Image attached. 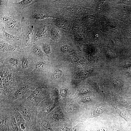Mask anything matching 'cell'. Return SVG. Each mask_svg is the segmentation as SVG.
Segmentation results:
<instances>
[{"mask_svg":"<svg viewBox=\"0 0 131 131\" xmlns=\"http://www.w3.org/2000/svg\"><path fill=\"white\" fill-rule=\"evenodd\" d=\"M21 14L11 6L1 5L0 28L13 35H22Z\"/></svg>","mask_w":131,"mask_h":131,"instance_id":"obj_1","label":"cell"},{"mask_svg":"<svg viewBox=\"0 0 131 131\" xmlns=\"http://www.w3.org/2000/svg\"><path fill=\"white\" fill-rule=\"evenodd\" d=\"M35 20V26L33 38L34 42L46 37L47 30L45 26L41 25L38 23V21Z\"/></svg>","mask_w":131,"mask_h":131,"instance_id":"obj_2","label":"cell"},{"mask_svg":"<svg viewBox=\"0 0 131 131\" xmlns=\"http://www.w3.org/2000/svg\"><path fill=\"white\" fill-rule=\"evenodd\" d=\"M0 39L8 41H17L22 39V35L14 36L8 33L3 29L0 28Z\"/></svg>","mask_w":131,"mask_h":131,"instance_id":"obj_3","label":"cell"},{"mask_svg":"<svg viewBox=\"0 0 131 131\" xmlns=\"http://www.w3.org/2000/svg\"><path fill=\"white\" fill-rule=\"evenodd\" d=\"M19 108L21 113L25 121L28 123H30L32 116L30 108L23 104L20 105Z\"/></svg>","mask_w":131,"mask_h":131,"instance_id":"obj_4","label":"cell"},{"mask_svg":"<svg viewBox=\"0 0 131 131\" xmlns=\"http://www.w3.org/2000/svg\"><path fill=\"white\" fill-rule=\"evenodd\" d=\"M14 116L19 128L24 130L25 127V121L22 115L19 111L15 110Z\"/></svg>","mask_w":131,"mask_h":131,"instance_id":"obj_5","label":"cell"},{"mask_svg":"<svg viewBox=\"0 0 131 131\" xmlns=\"http://www.w3.org/2000/svg\"><path fill=\"white\" fill-rule=\"evenodd\" d=\"M42 89L40 87L36 88L31 93L27 98L28 100L32 101H35L41 94Z\"/></svg>","mask_w":131,"mask_h":131,"instance_id":"obj_6","label":"cell"},{"mask_svg":"<svg viewBox=\"0 0 131 131\" xmlns=\"http://www.w3.org/2000/svg\"><path fill=\"white\" fill-rule=\"evenodd\" d=\"M9 127L10 131H19V128L15 116L12 115H10L9 118Z\"/></svg>","mask_w":131,"mask_h":131,"instance_id":"obj_7","label":"cell"},{"mask_svg":"<svg viewBox=\"0 0 131 131\" xmlns=\"http://www.w3.org/2000/svg\"><path fill=\"white\" fill-rule=\"evenodd\" d=\"M28 89V86L26 85L21 86L15 92L14 95L15 98L17 99L22 97L26 93Z\"/></svg>","mask_w":131,"mask_h":131,"instance_id":"obj_8","label":"cell"},{"mask_svg":"<svg viewBox=\"0 0 131 131\" xmlns=\"http://www.w3.org/2000/svg\"><path fill=\"white\" fill-rule=\"evenodd\" d=\"M0 52H4L8 51L15 50V48L11 45L4 42L0 41Z\"/></svg>","mask_w":131,"mask_h":131,"instance_id":"obj_9","label":"cell"},{"mask_svg":"<svg viewBox=\"0 0 131 131\" xmlns=\"http://www.w3.org/2000/svg\"><path fill=\"white\" fill-rule=\"evenodd\" d=\"M39 123L46 131H51L50 126L48 121L41 117L38 120Z\"/></svg>","mask_w":131,"mask_h":131,"instance_id":"obj_10","label":"cell"},{"mask_svg":"<svg viewBox=\"0 0 131 131\" xmlns=\"http://www.w3.org/2000/svg\"><path fill=\"white\" fill-rule=\"evenodd\" d=\"M66 108L68 112L72 114L75 113L77 110V108L76 105L72 103L67 104L66 106Z\"/></svg>","mask_w":131,"mask_h":131,"instance_id":"obj_11","label":"cell"},{"mask_svg":"<svg viewBox=\"0 0 131 131\" xmlns=\"http://www.w3.org/2000/svg\"><path fill=\"white\" fill-rule=\"evenodd\" d=\"M111 81L112 84L115 86L120 89H122L123 87V84L118 79L115 77H113Z\"/></svg>","mask_w":131,"mask_h":131,"instance_id":"obj_12","label":"cell"},{"mask_svg":"<svg viewBox=\"0 0 131 131\" xmlns=\"http://www.w3.org/2000/svg\"><path fill=\"white\" fill-rule=\"evenodd\" d=\"M32 53L37 57H40L43 55L42 52L39 47L36 46L33 48L32 50Z\"/></svg>","mask_w":131,"mask_h":131,"instance_id":"obj_13","label":"cell"},{"mask_svg":"<svg viewBox=\"0 0 131 131\" xmlns=\"http://www.w3.org/2000/svg\"><path fill=\"white\" fill-rule=\"evenodd\" d=\"M105 109L103 107H98L93 110L92 112V115L95 116H98L103 113Z\"/></svg>","mask_w":131,"mask_h":131,"instance_id":"obj_14","label":"cell"},{"mask_svg":"<svg viewBox=\"0 0 131 131\" xmlns=\"http://www.w3.org/2000/svg\"><path fill=\"white\" fill-rule=\"evenodd\" d=\"M63 74L62 71L59 69L55 71L52 73V76L53 79H57L59 78Z\"/></svg>","mask_w":131,"mask_h":131,"instance_id":"obj_15","label":"cell"},{"mask_svg":"<svg viewBox=\"0 0 131 131\" xmlns=\"http://www.w3.org/2000/svg\"><path fill=\"white\" fill-rule=\"evenodd\" d=\"M42 47L45 53L47 54L48 55L51 53V50L50 46L47 43H43Z\"/></svg>","mask_w":131,"mask_h":131,"instance_id":"obj_16","label":"cell"},{"mask_svg":"<svg viewBox=\"0 0 131 131\" xmlns=\"http://www.w3.org/2000/svg\"><path fill=\"white\" fill-rule=\"evenodd\" d=\"M9 62L13 66L16 67L18 65L19 60L16 58L11 57L9 60Z\"/></svg>","mask_w":131,"mask_h":131,"instance_id":"obj_17","label":"cell"},{"mask_svg":"<svg viewBox=\"0 0 131 131\" xmlns=\"http://www.w3.org/2000/svg\"><path fill=\"white\" fill-rule=\"evenodd\" d=\"M29 64V62L27 59L25 57H23L22 59L21 63L22 67L24 69H26L28 67Z\"/></svg>","mask_w":131,"mask_h":131,"instance_id":"obj_18","label":"cell"},{"mask_svg":"<svg viewBox=\"0 0 131 131\" xmlns=\"http://www.w3.org/2000/svg\"><path fill=\"white\" fill-rule=\"evenodd\" d=\"M95 88L97 91L100 94H102L104 92V90L101 86L99 84L95 85Z\"/></svg>","mask_w":131,"mask_h":131,"instance_id":"obj_19","label":"cell"},{"mask_svg":"<svg viewBox=\"0 0 131 131\" xmlns=\"http://www.w3.org/2000/svg\"><path fill=\"white\" fill-rule=\"evenodd\" d=\"M51 33L53 37L57 38L59 35V32L56 28H53L51 31Z\"/></svg>","mask_w":131,"mask_h":131,"instance_id":"obj_20","label":"cell"},{"mask_svg":"<svg viewBox=\"0 0 131 131\" xmlns=\"http://www.w3.org/2000/svg\"><path fill=\"white\" fill-rule=\"evenodd\" d=\"M45 66V65L44 63L41 61H39L36 63V68L37 70H40L43 68Z\"/></svg>","mask_w":131,"mask_h":131,"instance_id":"obj_21","label":"cell"},{"mask_svg":"<svg viewBox=\"0 0 131 131\" xmlns=\"http://www.w3.org/2000/svg\"><path fill=\"white\" fill-rule=\"evenodd\" d=\"M89 89L87 87H84L81 88L79 90V93L81 94H84L89 92Z\"/></svg>","mask_w":131,"mask_h":131,"instance_id":"obj_22","label":"cell"},{"mask_svg":"<svg viewBox=\"0 0 131 131\" xmlns=\"http://www.w3.org/2000/svg\"><path fill=\"white\" fill-rule=\"evenodd\" d=\"M91 99V97L90 96H85L82 97L81 101L83 102H87L90 101Z\"/></svg>","mask_w":131,"mask_h":131,"instance_id":"obj_23","label":"cell"},{"mask_svg":"<svg viewBox=\"0 0 131 131\" xmlns=\"http://www.w3.org/2000/svg\"><path fill=\"white\" fill-rule=\"evenodd\" d=\"M69 48L68 46L66 45H64L62 46L60 48V49L62 52H66L69 50Z\"/></svg>","mask_w":131,"mask_h":131,"instance_id":"obj_24","label":"cell"},{"mask_svg":"<svg viewBox=\"0 0 131 131\" xmlns=\"http://www.w3.org/2000/svg\"><path fill=\"white\" fill-rule=\"evenodd\" d=\"M52 117L54 119L57 120L59 118V115L57 112H55L52 114Z\"/></svg>","mask_w":131,"mask_h":131,"instance_id":"obj_25","label":"cell"},{"mask_svg":"<svg viewBox=\"0 0 131 131\" xmlns=\"http://www.w3.org/2000/svg\"><path fill=\"white\" fill-rule=\"evenodd\" d=\"M72 10L73 11L76 12H79L81 10L82 8L79 7H74L72 8Z\"/></svg>","mask_w":131,"mask_h":131,"instance_id":"obj_26","label":"cell"},{"mask_svg":"<svg viewBox=\"0 0 131 131\" xmlns=\"http://www.w3.org/2000/svg\"><path fill=\"white\" fill-rule=\"evenodd\" d=\"M86 18L87 20L90 22L93 21L95 19L94 16H87Z\"/></svg>","mask_w":131,"mask_h":131,"instance_id":"obj_27","label":"cell"},{"mask_svg":"<svg viewBox=\"0 0 131 131\" xmlns=\"http://www.w3.org/2000/svg\"><path fill=\"white\" fill-rule=\"evenodd\" d=\"M31 131H41V130L38 126L34 125L32 127Z\"/></svg>","mask_w":131,"mask_h":131,"instance_id":"obj_28","label":"cell"},{"mask_svg":"<svg viewBox=\"0 0 131 131\" xmlns=\"http://www.w3.org/2000/svg\"><path fill=\"white\" fill-rule=\"evenodd\" d=\"M8 0H0V6L2 5H7Z\"/></svg>","mask_w":131,"mask_h":131,"instance_id":"obj_29","label":"cell"},{"mask_svg":"<svg viewBox=\"0 0 131 131\" xmlns=\"http://www.w3.org/2000/svg\"><path fill=\"white\" fill-rule=\"evenodd\" d=\"M119 114L120 115L122 116L123 118H124L125 119H127V116L124 113L121 112H120Z\"/></svg>","mask_w":131,"mask_h":131,"instance_id":"obj_30","label":"cell"},{"mask_svg":"<svg viewBox=\"0 0 131 131\" xmlns=\"http://www.w3.org/2000/svg\"><path fill=\"white\" fill-rule=\"evenodd\" d=\"M106 51L108 54L110 55L114 56H115V54L110 49H106Z\"/></svg>","mask_w":131,"mask_h":131,"instance_id":"obj_31","label":"cell"},{"mask_svg":"<svg viewBox=\"0 0 131 131\" xmlns=\"http://www.w3.org/2000/svg\"><path fill=\"white\" fill-rule=\"evenodd\" d=\"M66 93V91L64 90H61L60 91V94L62 95H65Z\"/></svg>","mask_w":131,"mask_h":131,"instance_id":"obj_32","label":"cell"},{"mask_svg":"<svg viewBox=\"0 0 131 131\" xmlns=\"http://www.w3.org/2000/svg\"><path fill=\"white\" fill-rule=\"evenodd\" d=\"M115 44L117 45H119L120 44V42L118 40H115L114 41Z\"/></svg>","mask_w":131,"mask_h":131,"instance_id":"obj_33","label":"cell"}]
</instances>
